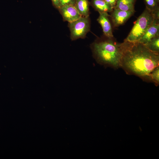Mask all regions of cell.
I'll use <instances>...</instances> for the list:
<instances>
[{
    "mask_svg": "<svg viewBox=\"0 0 159 159\" xmlns=\"http://www.w3.org/2000/svg\"><path fill=\"white\" fill-rule=\"evenodd\" d=\"M121 67L127 74L146 80L150 73L159 66V53L149 49L138 42H123Z\"/></svg>",
    "mask_w": 159,
    "mask_h": 159,
    "instance_id": "6da1fadb",
    "label": "cell"
},
{
    "mask_svg": "<svg viewBox=\"0 0 159 159\" xmlns=\"http://www.w3.org/2000/svg\"><path fill=\"white\" fill-rule=\"evenodd\" d=\"M123 45L111 39L95 42L92 48L96 61L105 66L121 67Z\"/></svg>",
    "mask_w": 159,
    "mask_h": 159,
    "instance_id": "7a4b0ae2",
    "label": "cell"
},
{
    "mask_svg": "<svg viewBox=\"0 0 159 159\" xmlns=\"http://www.w3.org/2000/svg\"><path fill=\"white\" fill-rule=\"evenodd\" d=\"M156 18H157L150 11L145 8L135 22L131 31L124 41L130 42H137Z\"/></svg>",
    "mask_w": 159,
    "mask_h": 159,
    "instance_id": "3957f363",
    "label": "cell"
},
{
    "mask_svg": "<svg viewBox=\"0 0 159 159\" xmlns=\"http://www.w3.org/2000/svg\"><path fill=\"white\" fill-rule=\"evenodd\" d=\"M69 27L72 40L84 37L89 30L90 23L88 16H82L76 21L69 23Z\"/></svg>",
    "mask_w": 159,
    "mask_h": 159,
    "instance_id": "277c9868",
    "label": "cell"
},
{
    "mask_svg": "<svg viewBox=\"0 0 159 159\" xmlns=\"http://www.w3.org/2000/svg\"><path fill=\"white\" fill-rule=\"evenodd\" d=\"M59 9L64 19L69 23L74 21L82 16L73 5H65L61 6Z\"/></svg>",
    "mask_w": 159,
    "mask_h": 159,
    "instance_id": "5b68a950",
    "label": "cell"
},
{
    "mask_svg": "<svg viewBox=\"0 0 159 159\" xmlns=\"http://www.w3.org/2000/svg\"><path fill=\"white\" fill-rule=\"evenodd\" d=\"M135 11H127L114 8L111 12V17L115 27L123 24L134 13Z\"/></svg>",
    "mask_w": 159,
    "mask_h": 159,
    "instance_id": "8992f818",
    "label": "cell"
},
{
    "mask_svg": "<svg viewBox=\"0 0 159 159\" xmlns=\"http://www.w3.org/2000/svg\"><path fill=\"white\" fill-rule=\"evenodd\" d=\"M158 36H159V19L156 18L137 42L145 44L153 38Z\"/></svg>",
    "mask_w": 159,
    "mask_h": 159,
    "instance_id": "52a82bcc",
    "label": "cell"
},
{
    "mask_svg": "<svg viewBox=\"0 0 159 159\" xmlns=\"http://www.w3.org/2000/svg\"><path fill=\"white\" fill-rule=\"evenodd\" d=\"M99 16L97 19L101 25L104 34L109 39L113 37L111 24L108 19L109 15L107 13L99 12Z\"/></svg>",
    "mask_w": 159,
    "mask_h": 159,
    "instance_id": "ba28073f",
    "label": "cell"
},
{
    "mask_svg": "<svg viewBox=\"0 0 159 159\" xmlns=\"http://www.w3.org/2000/svg\"><path fill=\"white\" fill-rule=\"evenodd\" d=\"M136 0H117L115 8L127 11H135Z\"/></svg>",
    "mask_w": 159,
    "mask_h": 159,
    "instance_id": "9c48e42d",
    "label": "cell"
},
{
    "mask_svg": "<svg viewBox=\"0 0 159 159\" xmlns=\"http://www.w3.org/2000/svg\"><path fill=\"white\" fill-rule=\"evenodd\" d=\"M92 4L99 12H111L113 9L104 0H92Z\"/></svg>",
    "mask_w": 159,
    "mask_h": 159,
    "instance_id": "30bf717a",
    "label": "cell"
},
{
    "mask_svg": "<svg viewBox=\"0 0 159 159\" xmlns=\"http://www.w3.org/2000/svg\"><path fill=\"white\" fill-rule=\"evenodd\" d=\"M74 6L82 16H88L89 4L88 0H75Z\"/></svg>",
    "mask_w": 159,
    "mask_h": 159,
    "instance_id": "8fae6325",
    "label": "cell"
},
{
    "mask_svg": "<svg viewBox=\"0 0 159 159\" xmlns=\"http://www.w3.org/2000/svg\"><path fill=\"white\" fill-rule=\"evenodd\" d=\"M146 8L150 11L156 18L159 19V0H144Z\"/></svg>",
    "mask_w": 159,
    "mask_h": 159,
    "instance_id": "7c38bea8",
    "label": "cell"
},
{
    "mask_svg": "<svg viewBox=\"0 0 159 159\" xmlns=\"http://www.w3.org/2000/svg\"><path fill=\"white\" fill-rule=\"evenodd\" d=\"M144 45L151 51L159 53V36L153 38Z\"/></svg>",
    "mask_w": 159,
    "mask_h": 159,
    "instance_id": "4fadbf2b",
    "label": "cell"
},
{
    "mask_svg": "<svg viewBox=\"0 0 159 159\" xmlns=\"http://www.w3.org/2000/svg\"><path fill=\"white\" fill-rule=\"evenodd\" d=\"M153 82L156 86L159 84V66L155 68L149 74L146 80Z\"/></svg>",
    "mask_w": 159,
    "mask_h": 159,
    "instance_id": "5bb4252c",
    "label": "cell"
},
{
    "mask_svg": "<svg viewBox=\"0 0 159 159\" xmlns=\"http://www.w3.org/2000/svg\"><path fill=\"white\" fill-rule=\"evenodd\" d=\"M75 1V0H61L59 8L65 5L68 4L74 6Z\"/></svg>",
    "mask_w": 159,
    "mask_h": 159,
    "instance_id": "9a60e30c",
    "label": "cell"
},
{
    "mask_svg": "<svg viewBox=\"0 0 159 159\" xmlns=\"http://www.w3.org/2000/svg\"><path fill=\"white\" fill-rule=\"evenodd\" d=\"M113 9L115 8L117 0H104Z\"/></svg>",
    "mask_w": 159,
    "mask_h": 159,
    "instance_id": "2e32d148",
    "label": "cell"
},
{
    "mask_svg": "<svg viewBox=\"0 0 159 159\" xmlns=\"http://www.w3.org/2000/svg\"><path fill=\"white\" fill-rule=\"evenodd\" d=\"M61 0H51L54 6L56 8L59 9V7Z\"/></svg>",
    "mask_w": 159,
    "mask_h": 159,
    "instance_id": "e0dca14e",
    "label": "cell"
}]
</instances>
